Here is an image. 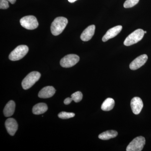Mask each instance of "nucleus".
Masks as SVG:
<instances>
[{"label":"nucleus","instance_id":"dca6fc26","mask_svg":"<svg viewBox=\"0 0 151 151\" xmlns=\"http://www.w3.org/2000/svg\"><path fill=\"white\" fill-rule=\"evenodd\" d=\"M118 132L114 130H110L101 133L98 136L99 139L103 140H107L116 137L118 135Z\"/></svg>","mask_w":151,"mask_h":151},{"label":"nucleus","instance_id":"5701e85b","mask_svg":"<svg viewBox=\"0 0 151 151\" xmlns=\"http://www.w3.org/2000/svg\"><path fill=\"white\" fill-rule=\"evenodd\" d=\"M9 1V2L11 4H15V3L16 1V0H8Z\"/></svg>","mask_w":151,"mask_h":151},{"label":"nucleus","instance_id":"20e7f679","mask_svg":"<svg viewBox=\"0 0 151 151\" xmlns=\"http://www.w3.org/2000/svg\"><path fill=\"white\" fill-rule=\"evenodd\" d=\"M28 51L29 48L27 45H19L11 52L9 59L12 61L19 60L24 57Z\"/></svg>","mask_w":151,"mask_h":151},{"label":"nucleus","instance_id":"7ed1b4c3","mask_svg":"<svg viewBox=\"0 0 151 151\" xmlns=\"http://www.w3.org/2000/svg\"><path fill=\"white\" fill-rule=\"evenodd\" d=\"M145 34L143 29L136 30L126 38L124 42V45L129 46L137 43L142 39Z\"/></svg>","mask_w":151,"mask_h":151},{"label":"nucleus","instance_id":"4be33fe9","mask_svg":"<svg viewBox=\"0 0 151 151\" xmlns=\"http://www.w3.org/2000/svg\"><path fill=\"white\" fill-rule=\"evenodd\" d=\"M72 100H73L71 97V98L68 97V98H66V99L64 100V103L66 105H69V104H70V103L72 102Z\"/></svg>","mask_w":151,"mask_h":151},{"label":"nucleus","instance_id":"a211bd4d","mask_svg":"<svg viewBox=\"0 0 151 151\" xmlns=\"http://www.w3.org/2000/svg\"><path fill=\"white\" fill-rule=\"evenodd\" d=\"M71 97L75 103H78L82 100V98H83V94L81 92L78 91V92H76L72 94L71 95Z\"/></svg>","mask_w":151,"mask_h":151},{"label":"nucleus","instance_id":"1a4fd4ad","mask_svg":"<svg viewBox=\"0 0 151 151\" xmlns=\"http://www.w3.org/2000/svg\"><path fill=\"white\" fill-rule=\"evenodd\" d=\"M142 100L139 97H134L131 100V106L132 112L135 115L139 114L143 108Z\"/></svg>","mask_w":151,"mask_h":151},{"label":"nucleus","instance_id":"6ab92c4d","mask_svg":"<svg viewBox=\"0 0 151 151\" xmlns=\"http://www.w3.org/2000/svg\"><path fill=\"white\" fill-rule=\"evenodd\" d=\"M75 114L73 113H68V112H60L58 115V117L60 119H70L74 117Z\"/></svg>","mask_w":151,"mask_h":151},{"label":"nucleus","instance_id":"0eeeda50","mask_svg":"<svg viewBox=\"0 0 151 151\" xmlns=\"http://www.w3.org/2000/svg\"><path fill=\"white\" fill-rule=\"evenodd\" d=\"M79 56L75 54H69L62 58L60 64L63 67L70 68L75 65L79 61Z\"/></svg>","mask_w":151,"mask_h":151},{"label":"nucleus","instance_id":"f03ea898","mask_svg":"<svg viewBox=\"0 0 151 151\" xmlns=\"http://www.w3.org/2000/svg\"><path fill=\"white\" fill-rule=\"evenodd\" d=\"M40 76V73L37 71H32L29 73L22 81L23 88L25 90L29 89L39 80Z\"/></svg>","mask_w":151,"mask_h":151},{"label":"nucleus","instance_id":"9d476101","mask_svg":"<svg viewBox=\"0 0 151 151\" xmlns=\"http://www.w3.org/2000/svg\"><path fill=\"white\" fill-rule=\"evenodd\" d=\"M122 26L118 25L108 30L106 33L105 34L102 38L103 42L107 41L115 37L121 32L122 29Z\"/></svg>","mask_w":151,"mask_h":151},{"label":"nucleus","instance_id":"f8f14e48","mask_svg":"<svg viewBox=\"0 0 151 151\" xmlns=\"http://www.w3.org/2000/svg\"><path fill=\"white\" fill-rule=\"evenodd\" d=\"M95 26L94 25L89 26L84 30L80 36L83 41H88L91 39L95 32Z\"/></svg>","mask_w":151,"mask_h":151},{"label":"nucleus","instance_id":"412c9836","mask_svg":"<svg viewBox=\"0 0 151 151\" xmlns=\"http://www.w3.org/2000/svg\"><path fill=\"white\" fill-rule=\"evenodd\" d=\"M9 7V1L8 0H0V9H6Z\"/></svg>","mask_w":151,"mask_h":151},{"label":"nucleus","instance_id":"423d86ee","mask_svg":"<svg viewBox=\"0 0 151 151\" xmlns=\"http://www.w3.org/2000/svg\"><path fill=\"white\" fill-rule=\"evenodd\" d=\"M145 137L139 136L135 138L127 146V151H141L145 144Z\"/></svg>","mask_w":151,"mask_h":151},{"label":"nucleus","instance_id":"f3484780","mask_svg":"<svg viewBox=\"0 0 151 151\" xmlns=\"http://www.w3.org/2000/svg\"><path fill=\"white\" fill-rule=\"evenodd\" d=\"M114 105L115 101L113 98H108L106 99L102 104L101 109L103 111H111L114 108Z\"/></svg>","mask_w":151,"mask_h":151},{"label":"nucleus","instance_id":"9b49d317","mask_svg":"<svg viewBox=\"0 0 151 151\" xmlns=\"http://www.w3.org/2000/svg\"><path fill=\"white\" fill-rule=\"evenodd\" d=\"M5 127L7 131L11 136H14L18 129L17 123L15 119L9 118L5 122Z\"/></svg>","mask_w":151,"mask_h":151},{"label":"nucleus","instance_id":"b1692460","mask_svg":"<svg viewBox=\"0 0 151 151\" xmlns=\"http://www.w3.org/2000/svg\"><path fill=\"white\" fill-rule=\"evenodd\" d=\"M76 1H77V0H68V1L70 3H74V2H75Z\"/></svg>","mask_w":151,"mask_h":151},{"label":"nucleus","instance_id":"393cba45","mask_svg":"<svg viewBox=\"0 0 151 151\" xmlns=\"http://www.w3.org/2000/svg\"><path fill=\"white\" fill-rule=\"evenodd\" d=\"M144 32H145V34L147 33V32H146V31H144Z\"/></svg>","mask_w":151,"mask_h":151},{"label":"nucleus","instance_id":"aec40b11","mask_svg":"<svg viewBox=\"0 0 151 151\" xmlns=\"http://www.w3.org/2000/svg\"><path fill=\"white\" fill-rule=\"evenodd\" d=\"M139 0H127L124 3V6L125 8H130L134 6L139 3Z\"/></svg>","mask_w":151,"mask_h":151},{"label":"nucleus","instance_id":"f257e3e1","mask_svg":"<svg viewBox=\"0 0 151 151\" xmlns=\"http://www.w3.org/2000/svg\"><path fill=\"white\" fill-rule=\"evenodd\" d=\"M68 21L66 18L58 17L55 19L51 25V32L53 35L57 36L61 34L65 29Z\"/></svg>","mask_w":151,"mask_h":151},{"label":"nucleus","instance_id":"4468645a","mask_svg":"<svg viewBox=\"0 0 151 151\" xmlns=\"http://www.w3.org/2000/svg\"><path fill=\"white\" fill-rule=\"evenodd\" d=\"M15 109V103L13 100H10L7 103L4 110V113L5 116L6 117H10L13 115Z\"/></svg>","mask_w":151,"mask_h":151},{"label":"nucleus","instance_id":"6e6552de","mask_svg":"<svg viewBox=\"0 0 151 151\" xmlns=\"http://www.w3.org/2000/svg\"><path fill=\"white\" fill-rule=\"evenodd\" d=\"M148 56L147 55L143 54L134 60L129 65L130 69L132 70H136L142 67L147 62Z\"/></svg>","mask_w":151,"mask_h":151},{"label":"nucleus","instance_id":"39448f33","mask_svg":"<svg viewBox=\"0 0 151 151\" xmlns=\"http://www.w3.org/2000/svg\"><path fill=\"white\" fill-rule=\"evenodd\" d=\"M22 27L26 29H35L39 25L37 19L33 16H27L23 17L20 20Z\"/></svg>","mask_w":151,"mask_h":151},{"label":"nucleus","instance_id":"ddd939ff","mask_svg":"<svg viewBox=\"0 0 151 151\" xmlns=\"http://www.w3.org/2000/svg\"><path fill=\"white\" fill-rule=\"evenodd\" d=\"M55 93V89L53 86H47L44 87L39 92L38 97L41 98H50Z\"/></svg>","mask_w":151,"mask_h":151},{"label":"nucleus","instance_id":"2eb2a0df","mask_svg":"<svg viewBox=\"0 0 151 151\" xmlns=\"http://www.w3.org/2000/svg\"><path fill=\"white\" fill-rule=\"evenodd\" d=\"M47 105L44 103H40L34 106L32 112L35 115H40L46 112L47 110Z\"/></svg>","mask_w":151,"mask_h":151}]
</instances>
